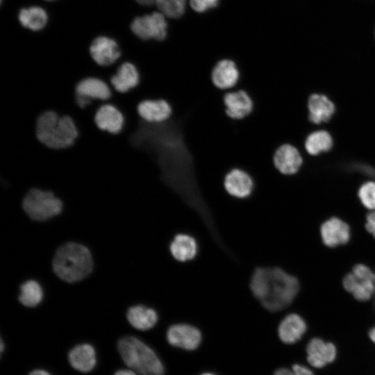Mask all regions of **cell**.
<instances>
[{"instance_id": "e575fe53", "label": "cell", "mask_w": 375, "mask_h": 375, "mask_svg": "<svg viewBox=\"0 0 375 375\" xmlns=\"http://www.w3.org/2000/svg\"><path fill=\"white\" fill-rule=\"evenodd\" d=\"M28 375H51V374L45 370L35 369L31 372Z\"/></svg>"}, {"instance_id": "8d00e7d4", "label": "cell", "mask_w": 375, "mask_h": 375, "mask_svg": "<svg viewBox=\"0 0 375 375\" xmlns=\"http://www.w3.org/2000/svg\"><path fill=\"white\" fill-rule=\"evenodd\" d=\"M3 340H1V353H2V352H3Z\"/></svg>"}, {"instance_id": "d4e9b609", "label": "cell", "mask_w": 375, "mask_h": 375, "mask_svg": "<svg viewBox=\"0 0 375 375\" xmlns=\"http://www.w3.org/2000/svg\"><path fill=\"white\" fill-rule=\"evenodd\" d=\"M127 319L131 326L136 329L147 331L156 325L158 321V315L153 309L138 305L128 309Z\"/></svg>"}, {"instance_id": "8fae6325", "label": "cell", "mask_w": 375, "mask_h": 375, "mask_svg": "<svg viewBox=\"0 0 375 375\" xmlns=\"http://www.w3.org/2000/svg\"><path fill=\"white\" fill-rule=\"evenodd\" d=\"M306 352L308 364L314 368L322 369L335 361L338 351L333 342L313 338L307 344Z\"/></svg>"}, {"instance_id": "6da1fadb", "label": "cell", "mask_w": 375, "mask_h": 375, "mask_svg": "<svg viewBox=\"0 0 375 375\" xmlns=\"http://www.w3.org/2000/svg\"><path fill=\"white\" fill-rule=\"evenodd\" d=\"M249 288L253 297L269 312L281 311L290 306L300 290L297 277L276 266L257 267Z\"/></svg>"}, {"instance_id": "277c9868", "label": "cell", "mask_w": 375, "mask_h": 375, "mask_svg": "<svg viewBox=\"0 0 375 375\" xmlns=\"http://www.w3.org/2000/svg\"><path fill=\"white\" fill-rule=\"evenodd\" d=\"M119 353L125 364L142 375H164L165 368L154 351L133 336L121 338Z\"/></svg>"}, {"instance_id": "4fadbf2b", "label": "cell", "mask_w": 375, "mask_h": 375, "mask_svg": "<svg viewBox=\"0 0 375 375\" xmlns=\"http://www.w3.org/2000/svg\"><path fill=\"white\" fill-rule=\"evenodd\" d=\"M240 78V72L236 62L228 58L219 60L211 72L213 85L219 90L227 92L233 90Z\"/></svg>"}, {"instance_id": "4316f807", "label": "cell", "mask_w": 375, "mask_h": 375, "mask_svg": "<svg viewBox=\"0 0 375 375\" xmlns=\"http://www.w3.org/2000/svg\"><path fill=\"white\" fill-rule=\"evenodd\" d=\"M43 297L42 290L35 281H28L20 287L19 300L27 307H34L39 304Z\"/></svg>"}, {"instance_id": "f1b7e54d", "label": "cell", "mask_w": 375, "mask_h": 375, "mask_svg": "<svg viewBox=\"0 0 375 375\" xmlns=\"http://www.w3.org/2000/svg\"><path fill=\"white\" fill-rule=\"evenodd\" d=\"M358 197L367 210H375V181L369 180L362 183L358 189Z\"/></svg>"}, {"instance_id": "ab89813d", "label": "cell", "mask_w": 375, "mask_h": 375, "mask_svg": "<svg viewBox=\"0 0 375 375\" xmlns=\"http://www.w3.org/2000/svg\"></svg>"}, {"instance_id": "1f68e13d", "label": "cell", "mask_w": 375, "mask_h": 375, "mask_svg": "<svg viewBox=\"0 0 375 375\" xmlns=\"http://www.w3.org/2000/svg\"><path fill=\"white\" fill-rule=\"evenodd\" d=\"M367 232L375 239V210L369 211L365 222Z\"/></svg>"}, {"instance_id": "836d02e7", "label": "cell", "mask_w": 375, "mask_h": 375, "mask_svg": "<svg viewBox=\"0 0 375 375\" xmlns=\"http://www.w3.org/2000/svg\"><path fill=\"white\" fill-rule=\"evenodd\" d=\"M368 337L370 340L375 344V326H372L368 331Z\"/></svg>"}, {"instance_id": "ac0fdd59", "label": "cell", "mask_w": 375, "mask_h": 375, "mask_svg": "<svg viewBox=\"0 0 375 375\" xmlns=\"http://www.w3.org/2000/svg\"><path fill=\"white\" fill-rule=\"evenodd\" d=\"M140 75L137 67L130 62H123L110 78L109 85L119 93H126L140 83Z\"/></svg>"}, {"instance_id": "4dcf8cb0", "label": "cell", "mask_w": 375, "mask_h": 375, "mask_svg": "<svg viewBox=\"0 0 375 375\" xmlns=\"http://www.w3.org/2000/svg\"><path fill=\"white\" fill-rule=\"evenodd\" d=\"M219 0H190L192 8L197 12H203L216 7Z\"/></svg>"}, {"instance_id": "3957f363", "label": "cell", "mask_w": 375, "mask_h": 375, "mask_svg": "<svg viewBox=\"0 0 375 375\" xmlns=\"http://www.w3.org/2000/svg\"><path fill=\"white\" fill-rule=\"evenodd\" d=\"M92 258L89 250L77 243H67L60 247L53 260L56 275L69 283L86 277L92 269Z\"/></svg>"}, {"instance_id": "44dd1931", "label": "cell", "mask_w": 375, "mask_h": 375, "mask_svg": "<svg viewBox=\"0 0 375 375\" xmlns=\"http://www.w3.org/2000/svg\"><path fill=\"white\" fill-rule=\"evenodd\" d=\"M172 258L180 262L192 260L198 252L197 242L194 237L186 233H178L169 244Z\"/></svg>"}, {"instance_id": "7c38bea8", "label": "cell", "mask_w": 375, "mask_h": 375, "mask_svg": "<svg viewBox=\"0 0 375 375\" xmlns=\"http://www.w3.org/2000/svg\"><path fill=\"white\" fill-rule=\"evenodd\" d=\"M323 243L328 247L335 248L344 245L351 238V228L342 219L333 217L326 220L320 227Z\"/></svg>"}, {"instance_id": "7402d4cb", "label": "cell", "mask_w": 375, "mask_h": 375, "mask_svg": "<svg viewBox=\"0 0 375 375\" xmlns=\"http://www.w3.org/2000/svg\"><path fill=\"white\" fill-rule=\"evenodd\" d=\"M308 118L316 126L329 121L335 112L333 103L324 94H312L308 100Z\"/></svg>"}, {"instance_id": "e0dca14e", "label": "cell", "mask_w": 375, "mask_h": 375, "mask_svg": "<svg viewBox=\"0 0 375 375\" xmlns=\"http://www.w3.org/2000/svg\"><path fill=\"white\" fill-rule=\"evenodd\" d=\"M97 126L110 134L119 133L124 126V116L119 109L109 102L103 103L94 115Z\"/></svg>"}, {"instance_id": "d590c367", "label": "cell", "mask_w": 375, "mask_h": 375, "mask_svg": "<svg viewBox=\"0 0 375 375\" xmlns=\"http://www.w3.org/2000/svg\"><path fill=\"white\" fill-rule=\"evenodd\" d=\"M138 3L143 6H150L156 3V0H135Z\"/></svg>"}, {"instance_id": "d6a6232c", "label": "cell", "mask_w": 375, "mask_h": 375, "mask_svg": "<svg viewBox=\"0 0 375 375\" xmlns=\"http://www.w3.org/2000/svg\"><path fill=\"white\" fill-rule=\"evenodd\" d=\"M115 375H138L133 370L121 369L115 372Z\"/></svg>"}, {"instance_id": "5bb4252c", "label": "cell", "mask_w": 375, "mask_h": 375, "mask_svg": "<svg viewBox=\"0 0 375 375\" xmlns=\"http://www.w3.org/2000/svg\"><path fill=\"white\" fill-rule=\"evenodd\" d=\"M167 340L172 346L191 351L199 346L201 333L197 328L192 325L177 324L168 328Z\"/></svg>"}, {"instance_id": "52a82bcc", "label": "cell", "mask_w": 375, "mask_h": 375, "mask_svg": "<svg viewBox=\"0 0 375 375\" xmlns=\"http://www.w3.org/2000/svg\"><path fill=\"white\" fill-rule=\"evenodd\" d=\"M131 33L142 41L162 42L168 35V25L160 12L137 17L130 24Z\"/></svg>"}, {"instance_id": "9a60e30c", "label": "cell", "mask_w": 375, "mask_h": 375, "mask_svg": "<svg viewBox=\"0 0 375 375\" xmlns=\"http://www.w3.org/2000/svg\"><path fill=\"white\" fill-rule=\"evenodd\" d=\"M138 113L147 123L158 124L166 122L172 116L171 104L163 99H145L138 106Z\"/></svg>"}, {"instance_id": "9c48e42d", "label": "cell", "mask_w": 375, "mask_h": 375, "mask_svg": "<svg viewBox=\"0 0 375 375\" xmlns=\"http://www.w3.org/2000/svg\"><path fill=\"white\" fill-rule=\"evenodd\" d=\"M223 186L230 196L242 199L251 195L256 184L253 178L248 172L241 168H233L225 175Z\"/></svg>"}, {"instance_id": "f35d334b", "label": "cell", "mask_w": 375, "mask_h": 375, "mask_svg": "<svg viewBox=\"0 0 375 375\" xmlns=\"http://www.w3.org/2000/svg\"><path fill=\"white\" fill-rule=\"evenodd\" d=\"M45 1H55V0H45Z\"/></svg>"}, {"instance_id": "30bf717a", "label": "cell", "mask_w": 375, "mask_h": 375, "mask_svg": "<svg viewBox=\"0 0 375 375\" xmlns=\"http://www.w3.org/2000/svg\"><path fill=\"white\" fill-rule=\"evenodd\" d=\"M223 101L225 112L232 119H243L249 116L253 110L254 103L251 97L242 89L225 92Z\"/></svg>"}, {"instance_id": "603a6c76", "label": "cell", "mask_w": 375, "mask_h": 375, "mask_svg": "<svg viewBox=\"0 0 375 375\" xmlns=\"http://www.w3.org/2000/svg\"><path fill=\"white\" fill-rule=\"evenodd\" d=\"M68 358L72 367L81 372H90L96 365L95 351L88 344L74 347L69 351Z\"/></svg>"}, {"instance_id": "d6986e66", "label": "cell", "mask_w": 375, "mask_h": 375, "mask_svg": "<svg viewBox=\"0 0 375 375\" xmlns=\"http://www.w3.org/2000/svg\"><path fill=\"white\" fill-rule=\"evenodd\" d=\"M76 94L93 101L108 102L112 95V89L108 83L97 77H87L76 85Z\"/></svg>"}, {"instance_id": "cb8c5ba5", "label": "cell", "mask_w": 375, "mask_h": 375, "mask_svg": "<svg viewBox=\"0 0 375 375\" xmlns=\"http://www.w3.org/2000/svg\"><path fill=\"white\" fill-rule=\"evenodd\" d=\"M18 21L22 27L39 32L46 26L48 15L45 10L40 6L23 8L18 13Z\"/></svg>"}, {"instance_id": "83f0119b", "label": "cell", "mask_w": 375, "mask_h": 375, "mask_svg": "<svg viewBox=\"0 0 375 375\" xmlns=\"http://www.w3.org/2000/svg\"><path fill=\"white\" fill-rule=\"evenodd\" d=\"M156 4L165 16L178 18L184 13L186 0H156Z\"/></svg>"}, {"instance_id": "2e32d148", "label": "cell", "mask_w": 375, "mask_h": 375, "mask_svg": "<svg viewBox=\"0 0 375 375\" xmlns=\"http://www.w3.org/2000/svg\"><path fill=\"white\" fill-rule=\"evenodd\" d=\"M273 162L275 168L282 174L290 176L297 174L302 164L303 158L295 147L285 144L275 151Z\"/></svg>"}, {"instance_id": "8992f818", "label": "cell", "mask_w": 375, "mask_h": 375, "mask_svg": "<svg viewBox=\"0 0 375 375\" xmlns=\"http://www.w3.org/2000/svg\"><path fill=\"white\" fill-rule=\"evenodd\" d=\"M342 284L357 301H369L375 294V272L366 265L357 264L344 277Z\"/></svg>"}, {"instance_id": "ba28073f", "label": "cell", "mask_w": 375, "mask_h": 375, "mask_svg": "<svg viewBox=\"0 0 375 375\" xmlns=\"http://www.w3.org/2000/svg\"><path fill=\"white\" fill-rule=\"evenodd\" d=\"M89 51L92 60L102 67L113 65L122 57V50L118 42L106 35L96 36L90 45Z\"/></svg>"}, {"instance_id": "74e56055", "label": "cell", "mask_w": 375, "mask_h": 375, "mask_svg": "<svg viewBox=\"0 0 375 375\" xmlns=\"http://www.w3.org/2000/svg\"><path fill=\"white\" fill-rule=\"evenodd\" d=\"M201 375H215V374H213L212 373H204V374H202Z\"/></svg>"}, {"instance_id": "484cf974", "label": "cell", "mask_w": 375, "mask_h": 375, "mask_svg": "<svg viewBox=\"0 0 375 375\" xmlns=\"http://www.w3.org/2000/svg\"><path fill=\"white\" fill-rule=\"evenodd\" d=\"M333 138L326 130H317L310 133L305 142L306 151L312 156H317L328 151L333 147Z\"/></svg>"}, {"instance_id": "7a4b0ae2", "label": "cell", "mask_w": 375, "mask_h": 375, "mask_svg": "<svg viewBox=\"0 0 375 375\" xmlns=\"http://www.w3.org/2000/svg\"><path fill=\"white\" fill-rule=\"evenodd\" d=\"M78 135L74 119L52 110L42 112L36 122V136L49 148L64 149L72 146Z\"/></svg>"}, {"instance_id": "ffe728a7", "label": "cell", "mask_w": 375, "mask_h": 375, "mask_svg": "<svg viewBox=\"0 0 375 375\" xmlns=\"http://www.w3.org/2000/svg\"><path fill=\"white\" fill-rule=\"evenodd\" d=\"M307 331L306 319L299 314L287 315L280 322L278 335L285 344H292L299 341Z\"/></svg>"}, {"instance_id": "f546056e", "label": "cell", "mask_w": 375, "mask_h": 375, "mask_svg": "<svg viewBox=\"0 0 375 375\" xmlns=\"http://www.w3.org/2000/svg\"><path fill=\"white\" fill-rule=\"evenodd\" d=\"M274 375H315L313 372L305 365L301 364H294L291 369H278Z\"/></svg>"}, {"instance_id": "5b68a950", "label": "cell", "mask_w": 375, "mask_h": 375, "mask_svg": "<svg viewBox=\"0 0 375 375\" xmlns=\"http://www.w3.org/2000/svg\"><path fill=\"white\" fill-rule=\"evenodd\" d=\"M23 208L32 219L44 221L60 212L62 202L50 191L33 188L23 201Z\"/></svg>"}]
</instances>
